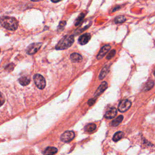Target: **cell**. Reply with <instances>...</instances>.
<instances>
[{"label":"cell","instance_id":"obj_16","mask_svg":"<svg viewBox=\"0 0 155 155\" xmlns=\"http://www.w3.org/2000/svg\"><path fill=\"white\" fill-rule=\"evenodd\" d=\"M122 120H123V116H122V115H120V116H119L116 119H114L112 122H111V125H113V126H117V125H118L122 121Z\"/></svg>","mask_w":155,"mask_h":155},{"label":"cell","instance_id":"obj_11","mask_svg":"<svg viewBox=\"0 0 155 155\" xmlns=\"http://www.w3.org/2000/svg\"><path fill=\"white\" fill-rule=\"evenodd\" d=\"M70 59L73 62H79L82 61V57L79 53H73L70 54Z\"/></svg>","mask_w":155,"mask_h":155},{"label":"cell","instance_id":"obj_14","mask_svg":"<svg viewBox=\"0 0 155 155\" xmlns=\"http://www.w3.org/2000/svg\"><path fill=\"white\" fill-rule=\"evenodd\" d=\"M124 136V134L123 132L122 131H118V132H116L114 135L113 136V140L114 141V142H116V141H118L120 139H121Z\"/></svg>","mask_w":155,"mask_h":155},{"label":"cell","instance_id":"obj_7","mask_svg":"<svg viewBox=\"0 0 155 155\" xmlns=\"http://www.w3.org/2000/svg\"><path fill=\"white\" fill-rule=\"evenodd\" d=\"M111 47L110 45H104L101 49V50L99 51L98 54L97 55V59H102L106 54L110 50Z\"/></svg>","mask_w":155,"mask_h":155},{"label":"cell","instance_id":"obj_1","mask_svg":"<svg viewBox=\"0 0 155 155\" xmlns=\"http://www.w3.org/2000/svg\"><path fill=\"white\" fill-rule=\"evenodd\" d=\"M0 24L5 28L10 30H15L18 27V21L15 18L10 16L1 17Z\"/></svg>","mask_w":155,"mask_h":155},{"label":"cell","instance_id":"obj_12","mask_svg":"<svg viewBox=\"0 0 155 155\" xmlns=\"http://www.w3.org/2000/svg\"><path fill=\"white\" fill-rule=\"evenodd\" d=\"M57 151L58 150L56 148L53 147H48L45 150L44 153L45 155H53L56 153Z\"/></svg>","mask_w":155,"mask_h":155},{"label":"cell","instance_id":"obj_13","mask_svg":"<svg viewBox=\"0 0 155 155\" xmlns=\"http://www.w3.org/2000/svg\"><path fill=\"white\" fill-rule=\"evenodd\" d=\"M108 71H109V67L107 66V65H105L101 70V73H100V74H99V79H104L105 76L108 74Z\"/></svg>","mask_w":155,"mask_h":155},{"label":"cell","instance_id":"obj_20","mask_svg":"<svg viewBox=\"0 0 155 155\" xmlns=\"http://www.w3.org/2000/svg\"><path fill=\"white\" fill-rule=\"evenodd\" d=\"M84 16H85L84 13H81V14L79 16V17L77 18L76 22V23H75V25H78L80 23V22L83 19V18H84Z\"/></svg>","mask_w":155,"mask_h":155},{"label":"cell","instance_id":"obj_15","mask_svg":"<svg viewBox=\"0 0 155 155\" xmlns=\"http://www.w3.org/2000/svg\"><path fill=\"white\" fill-rule=\"evenodd\" d=\"M96 127L94 124H89L85 127V131L88 133H91L96 129Z\"/></svg>","mask_w":155,"mask_h":155},{"label":"cell","instance_id":"obj_26","mask_svg":"<svg viewBox=\"0 0 155 155\" xmlns=\"http://www.w3.org/2000/svg\"><path fill=\"white\" fill-rule=\"evenodd\" d=\"M51 2H54V3H56V2H58L59 1H61V0H50Z\"/></svg>","mask_w":155,"mask_h":155},{"label":"cell","instance_id":"obj_23","mask_svg":"<svg viewBox=\"0 0 155 155\" xmlns=\"http://www.w3.org/2000/svg\"><path fill=\"white\" fill-rule=\"evenodd\" d=\"M65 24H66V22H65V21H62V22H61L59 23V25L58 28V30H62L64 29V28Z\"/></svg>","mask_w":155,"mask_h":155},{"label":"cell","instance_id":"obj_22","mask_svg":"<svg viewBox=\"0 0 155 155\" xmlns=\"http://www.w3.org/2000/svg\"><path fill=\"white\" fill-rule=\"evenodd\" d=\"M5 102V97L4 94L0 92V107L2 106Z\"/></svg>","mask_w":155,"mask_h":155},{"label":"cell","instance_id":"obj_10","mask_svg":"<svg viewBox=\"0 0 155 155\" xmlns=\"http://www.w3.org/2000/svg\"><path fill=\"white\" fill-rule=\"evenodd\" d=\"M117 114V110L115 108H112L107 111L105 114V117L107 119H112L116 116Z\"/></svg>","mask_w":155,"mask_h":155},{"label":"cell","instance_id":"obj_2","mask_svg":"<svg viewBox=\"0 0 155 155\" xmlns=\"http://www.w3.org/2000/svg\"><path fill=\"white\" fill-rule=\"evenodd\" d=\"M74 42V36L67 35L64 36L58 43L55 48L56 50H64L69 48Z\"/></svg>","mask_w":155,"mask_h":155},{"label":"cell","instance_id":"obj_29","mask_svg":"<svg viewBox=\"0 0 155 155\" xmlns=\"http://www.w3.org/2000/svg\"><path fill=\"white\" fill-rule=\"evenodd\" d=\"M0 52H1V49H0Z\"/></svg>","mask_w":155,"mask_h":155},{"label":"cell","instance_id":"obj_21","mask_svg":"<svg viewBox=\"0 0 155 155\" xmlns=\"http://www.w3.org/2000/svg\"><path fill=\"white\" fill-rule=\"evenodd\" d=\"M115 53H116V51H115L114 50H111V51H110L109 53L107 54V59H110L111 58H112L114 56Z\"/></svg>","mask_w":155,"mask_h":155},{"label":"cell","instance_id":"obj_8","mask_svg":"<svg viewBox=\"0 0 155 155\" xmlns=\"http://www.w3.org/2000/svg\"><path fill=\"white\" fill-rule=\"evenodd\" d=\"M90 38H91L90 34L85 33L79 37V39H78V42L81 45H85L90 41Z\"/></svg>","mask_w":155,"mask_h":155},{"label":"cell","instance_id":"obj_5","mask_svg":"<svg viewBox=\"0 0 155 155\" xmlns=\"http://www.w3.org/2000/svg\"><path fill=\"white\" fill-rule=\"evenodd\" d=\"M131 103L130 101L127 99H124L121 101L118 105V110L120 112H125L131 107Z\"/></svg>","mask_w":155,"mask_h":155},{"label":"cell","instance_id":"obj_3","mask_svg":"<svg viewBox=\"0 0 155 155\" xmlns=\"http://www.w3.org/2000/svg\"><path fill=\"white\" fill-rule=\"evenodd\" d=\"M33 80L36 85L38 88L42 90L45 88L46 82L44 78L42 75L39 74H35L33 76Z\"/></svg>","mask_w":155,"mask_h":155},{"label":"cell","instance_id":"obj_4","mask_svg":"<svg viewBox=\"0 0 155 155\" xmlns=\"http://www.w3.org/2000/svg\"><path fill=\"white\" fill-rule=\"evenodd\" d=\"M41 45L42 43L41 42H35L30 44L27 48V53L28 54H33L40 49Z\"/></svg>","mask_w":155,"mask_h":155},{"label":"cell","instance_id":"obj_27","mask_svg":"<svg viewBox=\"0 0 155 155\" xmlns=\"http://www.w3.org/2000/svg\"><path fill=\"white\" fill-rule=\"evenodd\" d=\"M31 1H34V2H37V1H42V0H31Z\"/></svg>","mask_w":155,"mask_h":155},{"label":"cell","instance_id":"obj_19","mask_svg":"<svg viewBox=\"0 0 155 155\" xmlns=\"http://www.w3.org/2000/svg\"><path fill=\"white\" fill-rule=\"evenodd\" d=\"M126 21V18L124 16H119L115 18L114 22L116 24H120Z\"/></svg>","mask_w":155,"mask_h":155},{"label":"cell","instance_id":"obj_18","mask_svg":"<svg viewBox=\"0 0 155 155\" xmlns=\"http://www.w3.org/2000/svg\"><path fill=\"white\" fill-rule=\"evenodd\" d=\"M154 86V82L152 81H150L148 82H147L143 88V91H148L151 90Z\"/></svg>","mask_w":155,"mask_h":155},{"label":"cell","instance_id":"obj_24","mask_svg":"<svg viewBox=\"0 0 155 155\" xmlns=\"http://www.w3.org/2000/svg\"><path fill=\"white\" fill-rule=\"evenodd\" d=\"M13 67H14V64H10L8 65H7V67L5 68V69H7L9 71H12L13 69Z\"/></svg>","mask_w":155,"mask_h":155},{"label":"cell","instance_id":"obj_9","mask_svg":"<svg viewBox=\"0 0 155 155\" xmlns=\"http://www.w3.org/2000/svg\"><path fill=\"white\" fill-rule=\"evenodd\" d=\"M107 88V83L106 82H102L101 83V84L100 85V86L97 88V90L96 91L95 93H94V96H99L101 93H102L105 89Z\"/></svg>","mask_w":155,"mask_h":155},{"label":"cell","instance_id":"obj_25","mask_svg":"<svg viewBox=\"0 0 155 155\" xmlns=\"http://www.w3.org/2000/svg\"><path fill=\"white\" fill-rule=\"evenodd\" d=\"M95 102V99H90L88 101V104L89 105H92Z\"/></svg>","mask_w":155,"mask_h":155},{"label":"cell","instance_id":"obj_17","mask_svg":"<svg viewBox=\"0 0 155 155\" xmlns=\"http://www.w3.org/2000/svg\"><path fill=\"white\" fill-rule=\"evenodd\" d=\"M19 82L21 85L25 86V85H28L30 83V79L27 77H22L21 78H19Z\"/></svg>","mask_w":155,"mask_h":155},{"label":"cell","instance_id":"obj_6","mask_svg":"<svg viewBox=\"0 0 155 155\" xmlns=\"http://www.w3.org/2000/svg\"><path fill=\"white\" fill-rule=\"evenodd\" d=\"M74 137V133L73 131H66L61 136V140L64 142L71 141Z\"/></svg>","mask_w":155,"mask_h":155},{"label":"cell","instance_id":"obj_28","mask_svg":"<svg viewBox=\"0 0 155 155\" xmlns=\"http://www.w3.org/2000/svg\"><path fill=\"white\" fill-rule=\"evenodd\" d=\"M153 74H154V76H155V70H154V73H153Z\"/></svg>","mask_w":155,"mask_h":155}]
</instances>
